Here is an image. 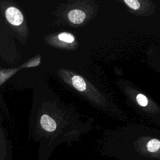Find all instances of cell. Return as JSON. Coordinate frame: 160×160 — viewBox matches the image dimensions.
<instances>
[{
	"mask_svg": "<svg viewBox=\"0 0 160 160\" xmlns=\"http://www.w3.org/2000/svg\"><path fill=\"white\" fill-rule=\"evenodd\" d=\"M5 16L7 21L14 26H19L24 21L23 14L21 11L14 6H11L6 9Z\"/></svg>",
	"mask_w": 160,
	"mask_h": 160,
	"instance_id": "obj_1",
	"label": "cell"
},
{
	"mask_svg": "<svg viewBox=\"0 0 160 160\" xmlns=\"http://www.w3.org/2000/svg\"><path fill=\"white\" fill-rule=\"evenodd\" d=\"M39 123L42 129L48 133L53 132L57 129L56 122L47 114H43L41 117Z\"/></svg>",
	"mask_w": 160,
	"mask_h": 160,
	"instance_id": "obj_2",
	"label": "cell"
},
{
	"mask_svg": "<svg viewBox=\"0 0 160 160\" xmlns=\"http://www.w3.org/2000/svg\"><path fill=\"white\" fill-rule=\"evenodd\" d=\"M69 20L74 24H81L86 18L85 13L79 9L71 10L68 13Z\"/></svg>",
	"mask_w": 160,
	"mask_h": 160,
	"instance_id": "obj_3",
	"label": "cell"
},
{
	"mask_svg": "<svg viewBox=\"0 0 160 160\" xmlns=\"http://www.w3.org/2000/svg\"><path fill=\"white\" fill-rule=\"evenodd\" d=\"M72 83L74 87L79 91H84L86 89V84L84 80L79 76H74L72 78Z\"/></svg>",
	"mask_w": 160,
	"mask_h": 160,
	"instance_id": "obj_4",
	"label": "cell"
},
{
	"mask_svg": "<svg viewBox=\"0 0 160 160\" xmlns=\"http://www.w3.org/2000/svg\"><path fill=\"white\" fill-rule=\"evenodd\" d=\"M160 149V141L157 139H151L147 144V149L150 152H157Z\"/></svg>",
	"mask_w": 160,
	"mask_h": 160,
	"instance_id": "obj_5",
	"label": "cell"
},
{
	"mask_svg": "<svg viewBox=\"0 0 160 160\" xmlns=\"http://www.w3.org/2000/svg\"><path fill=\"white\" fill-rule=\"evenodd\" d=\"M58 38L59 40L64 41L67 43H71L74 42V37L72 34L66 32H63L60 33L58 35Z\"/></svg>",
	"mask_w": 160,
	"mask_h": 160,
	"instance_id": "obj_6",
	"label": "cell"
},
{
	"mask_svg": "<svg viewBox=\"0 0 160 160\" xmlns=\"http://www.w3.org/2000/svg\"><path fill=\"white\" fill-rule=\"evenodd\" d=\"M138 103L141 106H146L148 104V98L142 94H138L136 96Z\"/></svg>",
	"mask_w": 160,
	"mask_h": 160,
	"instance_id": "obj_7",
	"label": "cell"
},
{
	"mask_svg": "<svg viewBox=\"0 0 160 160\" xmlns=\"http://www.w3.org/2000/svg\"><path fill=\"white\" fill-rule=\"evenodd\" d=\"M124 2L131 9L138 10L140 8V4L136 0H124Z\"/></svg>",
	"mask_w": 160,
	"mask_h": 160,
	"instance_id": "obj_8",
	"label": "cell"
}]
</instances>
